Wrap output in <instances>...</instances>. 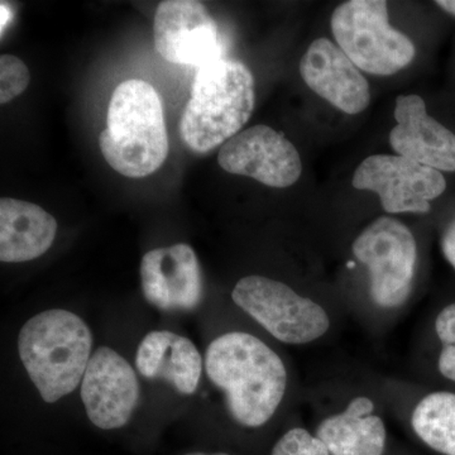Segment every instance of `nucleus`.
I'll list each match as a JSON object with an SVG mask.
<instances>
[{"mask_svg":"<svg viewBox=\"0 0 455 455\" xmlns=\"http://www.w3.org/2000/svg\"><path fill=\"white\" fill-rule=\"evenodd\" d=\"M205 370L226 395L230 415L243 427H262L283 403L286 367L252 334L230 331L212 340L206 349Z\"/></svg>","mask_w":455,"mask_h":455,"instance_id":"1","label":"nucleus"},{"mask_svg":"<svg viewBox=\"0 0 455 455\" xmlns=\"http://www.w3.org/2000/svg\"><path fill=\"white\" fill-rule=\"evenodd\" d=\"M99 147L109 166L125 178H147L163 166L169 134L160 95L151 84L130 79L116 86Z\"/></svg>","mask_w":455,"mask_h":455,"instance_id":"2","label":"nucleus"},{"mask_svg":"<svg viewBox=\"0 0 455 455\" xmlns=\"http://www.w3.org/2000/svg\"><path fill=\"white\" fill-rule=\"evenodd\" d=\"M254 103V79L247 66L227 59L203 66L180 121V136L191 151L208 154L239 133Z\"/></svg>","mask_w":455,"mask_h":455,"instance_id":"3","label":"nucleus"},{"mask_svg":"<svg viewBox=\"0 0 455 455\" xmlns=\"http://www.w3.org/2000/svg\"><path fill=\"white\" fill-rule=\"evenodd\" d=\"M85 322L62 309L33 316L18 335V353L41 397L52 403L76 390L92 358Z\"/></svg>","mask_w":455,"mask_h":455,"instance_id":"4","label":"nucleus"},{"mask_svg":"<svg viewBox=\"0 0 455 455\" xmlns=\"http://www.w3.org/2000/svg\"><path fill=\"white\" fill-rule=\"evenodd\" d=\"M331 32L359 70L390 76L411 64L415 44L388 22L383 0H350L335 9Z\"/></svg>","mask_w":455,"mask_h":455,"instance_id":"5","label":"nucleus"},{"mask_svg":"<svg viewBox=\"0 0 455 455\" xmlns=\"http://www.w3.org/2000/svg\"><path fill=\"white\" fill-rule=\"evenodd\" d=\"M232 299L236 307L283 343H311L323 337L331 325L320 305L272 278H242L233 290Z\"/></svg>","mask_w":455,"mask_h":455,"instance_id":"6","label":"nucleus"},{"mask_svg":"<svg viewBox=\"0 0 455 455\" xmlns=\"http://www.w3.org/2000/svg\"><path fill=\"white\" fill-rule=\"evenodd\" d=\"M353 253L370 274V293L382 307H397L409 299L414 281L418 247L405 224L381 217L353 243Z\"/></svg>","mask_w":455,"mask_h":455,"instance_id":"7","label":"nucleus"},{"mask_svg":"<svg viewBox=\"0 0 455 455\" xmlns=\"http://www.w3.org/2000/svg\"><path fill=\"white\" fill-rule=\"evenodd\" d=\"M352 184L376 193L390 214L429 212L431 200L447 188L440 171L398 155L370 156L355 170Z\"/></svg>","mask_w":455,"mask_h":455,"instance_id":"8","label":"nucleus"},{"mask_svg":"<svg viewBox=\"0 0 455 455\" xmlns=\"http://www.w3.org/2000/svg\"><path fill=\"white\" fill-rule=\"evenodd\" d=\"M154 33L156 51L171 64L200 68L223 59L220 29L202 2H161Z\"/></svg>","mask_w":455,"mask_h":455,"instance_id":"9","label":"nucleus"},{"mask_svg":"<svg viewBox=\"0 0 455 455\" xmlns=\"http://www.w3.org/2000/svg\"><path fill=\"white\" fill-rule=\"evenodd\" d=\"M218 163L233 175L247 176L271 188H289L300 179L296 147L268 125H254L221 146Z\"/></svg>","mask_w":455,"mask_h":455,"instance_id":"10","label":"nucleus"},{"mask_svg":"<svg viewBox=\"0 0 455 455\" xmlns=\"http://www.w3.org/2000/svg\"><path fill=\"white\" fill-rule=\"evenodd\" d=\"M86 415L103 430L119 429L139 405L140 383L131 364L119 353L100 347L92 353L82 381Z\"/></svg>","mask_w":455,"mask_h":455,"instance_id":"11","label":"nucleus"},{"mask_svg":"<svg viewBox=\"0 0 455 455\" xmlns=\"http://www.w3.org/2000/svg\"><path fill=\"white\" fill-rule=\"evenodd\" d=\"M140 274L143 295L157 309L194 310L202 301V269L188 244L149 251L140 262Z\"/></svg>","mask_w":455,"mask_h":455,"instance_id":"12","label":"nucleus"},{"mask_svg":"<svg viewBox=\"0 0 455 455\" xmlns=\"http://www.w3.org/2000/svg\"><path fill=\"white\" fill-rule=\"evenodd\" d=\"M307 85L331 106L347 114H359L371 101L370 85L339 46L328 38H317L300 61Z\"/></svg>","mask_w":455,"mask_h":455,"instance_id":"13","label":"nucleus"},{"mask_svg":"<svg viewBox=\"0 0 455 455\" xmlns=\"http://www.w3.org/2000/svg\"><path fill=\"white\" fill-rule=\"evenodd\" d=\"M397 124L390 143L398 156L440 171H455V133L427 114L423 98L400 95L395 107Z\"/></svg>","mask_w":455,"mask_h":455,"instance_id":"14","label":"nucleus"},{"mask_svg":"<svg viewBox=\"0 0 455 455\" xmlns=\"http://www.w3.org/2000/svg\"><path fill=\"white\" fill-rule=\"evenodd\" d=\"M136 366L146 379H163L180 394L191 395L199 386L203 359L188 338L169 331H155L140 341Z\"/></svg>","mask_w":455,"mask_h":455,"instance_id":"15","label":"nucleus"},{"mask_svg":"<svg viewBox=\"0 0 455 455\" xmlns=\"http://www.w3.org/2000/svg\"><path fill=\"white\" fill-rule=\"evenodd\" d=\"M57 221L41 206L23 200H0V260L28 262L47 252L55 241Z\"/></svg>","mask_w":455,"mask_h":455,"instance_id":"16","label":"nucleus"},{"mask_svg":"<svg viewBox=\"0 0 455 455\" xmlns=\"http://www.w3.org/2000/svg\"><path fill=\"white\" fill-rule=\"evenodd\" d=\"M373 410L370 398H355L341 414L325 419L317 427L316 436L331 455H382L386 427Z\"/></svg>","mask_w":455,"mask_h":455,"instance_id":"17","label":"nucleus"},{"mask_svg":"<svg viewBox=\"0 0 455 455\" xmlns=\"http://www.w3.org/2000/svg\"><path fill=\"white\" fill-rule=\"evenodd\" d=\"M412 427L434 451L455 455V394L434 392L415 407Z\"/></svg>","mask_w":455,"mask_h":455,"instance_id":"18","label":"nucleus"},{"mask_svg":"<svg viewBox=\"0 0 455 455\" xmlns=\"http://www.w3.org/2000/svg\"><path fill=\"white\" fill-rule=\"evenodd\" d=\"M31 82V74L22 60L16 56L0 57V103H9L20 97Z\"/></svg>","mask_w":455,"mask_h":455,"instance_id":"19","label":"nucleus"},{"mask_svg":"<svg viewBox=\"0 0 455 455\" xmlns=\"http://www.w3.org/2000/svg\"><path fill=\"white\" fill-rule=\"evenodd\" d=\"M271 455H331L324 443L309 431L296 427L287 431L272 449Z\"/></svg>","mask_w":455,"mask_h":455,"instance_id":"20","label":"nucleus"},{"mask_svg":"<svg viewBox=\"0 0 455 455\" xmlns=\"http://www.w3.org/2000/svg\"><path fill=\"white\" fill-rule=\"evenodd\" d=\"M435 331L444 346L455 344V304L440 311L435 322Z\"/></svg>","mask_w":455,"mask_h":455,"instance_id":"21","label":"nucleus"},{"mask_svg":"<svg viewBox=\"0 0 455 455\" xmlns=\"http://www.w3.org/2000/svg\"><path fill=\"white\" fill-rule=\"evenodd\" d=\"M439 371L445 379L455 382V344L443 348L439 357Z\"/></svg>","mask_w":455,"mask_h":455,"instance_id":"22","label":"nucleus"},{"mask_svg":"<svg viewBox=\"0 0 455 455\" xmlns=\"http://www.w3.org/2000/svg\"><path fill=\"white\" fill-rule=\"evenodd\" d=\"M442 251L445 259L455 269V220L447 228L442 238Z\"/></svg>","mask_w":455,"mask_h":455,"instance_id":"23","label":"nucleus"},{"mask_svg":"<svg viewBox=\"0 0 455 455\" xmlns=\"http://www.w3.org/2000/svg\"><path fill=\"white\" fill-rule=\"evenodd\" d=\"M435 4L439 5L443 11L455 17V0H438V2H435Z\"/></svg>","mask_w":455,"mask_h":455,"instance_id":"24","label":"nucleus"},{"mask_svg":"<svg viewBox=\"0 0 455 455\" xmlns=\"http://www.w3.org/2000/svg\"><path fill=\"white\" fill-rule=\"evenodd\" d=\"M187 455H228L226 453H217V454H206V453H190Z\"/></svg>","mask_w":455,"mask_h":455,"instance_id":"25","label":"nucleus"}]
</instances>
